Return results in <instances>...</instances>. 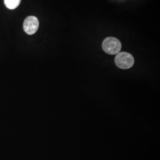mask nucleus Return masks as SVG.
<instances>
[{"instance_id": "f257e3e1", "label": "nucleus", "mask_w": 160, "mask_h": 160, "mask_svg": "<svg viewBox=\"0 0 160 160\" xmlns=\"http://www.w3.org/2000/svg\"><path fill=\"white\" fill-rule=\"evenodd\" d=\"M102 48L106 53L110 55H116L120 51L122 44L118 39L113 37H109L103 41Z\"/></svg>"}, {"instance_id": "f03ea898", "label": "nucleus", "mask_w": 160, "mask_h": 160, "mask_svg": "<svg viewBox=\"0 0 160 160\" xmlns=\"http://www.w3.org/2000/svg\"><path fill=\"white\" fill-rule=\"evenodd\" d=\"M114 61L119 68L123 69L131 68L135 62L134 58L131 54L124 52L118 53Z\"/></svg>"}, {"instance_id": "7ed1b4c3", "label": "nucleus", "mask_w": 160, "mask_h": 160, "mask_svg": "<svg viewBox=\"0 0 160 160\" xmlns=\"http://www.w3.org/2000/svg\"><path fill=\"white\" fill-rule=\"evenodd\" d=\"M39 26V22L37 17L29 16L23 23V29L27 34H33L38 31Z\"/></svg>"}, {"instance_id": "20e7f679", "label": "nucleus", "mask_w": 160, "mask_h": 160, "mask_svg": "<svg viewBox=\"0 0 160 160\" xmlns=\"http://www.w3.org/2000/svg\"><path fill=\"white\" fill-rule=\"evenodd\" d=\"M21 2V0H4V4L7 8L10 10H14L18 7Z\"/></svg>"}]
</instances>
